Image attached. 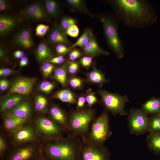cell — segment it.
<instances>
[{
  "instance_id": "1",
  "label": "cell",
  "mask_w": 160,
  "mask_h": 160,
  "mask_svg": "<svg viewBox=\"0 0 160 160\" xmlns=\"http://www.w3.org/2000/svg\"><path fill=\"white\" fill-rule=\"evenodd\" d=\"M111 2L119 20L128 28H142L157 20L155 9L146 0H115Z\"/></svg>"
},
{
  "instance_id": "2",
  "label": "cell",
  "mask_w": 160,
  "mask_h": 160,
  "mask_svg": "<svg viewBox=\"0 0 160 160\" xmlns=\"http://www.w3.org/2000/svg\"><path fill=\"white\" fill-rule=\"evenodd\" d=\"M49 144L44 152L48 160H79L82 140L72 135Z\"/></svg>"
},
{
  "instance_id": "3",
  "label": "cell",
  "mask_w": 160,
  "mask_h": 160,
  "mask_svg": "<svg viewBox=\"0 0 160 160\" xmlns=\"http://www.w3.org/2000/svg\"><path fill=\"white\" fill-rule=\"evenodd\" d=\"M95 114L94 110L90 108L77 110L73 112L68 119L70 135L76 136L81 139L85 138L94 120Z\"/></svg>"
},
{
  "instance_id": "4",
  "label": "cell",
  "mask_w": 160,
  "mask_h": 160,
  "mask_svg": "<svg viewBox=\"0 0 160 160\" xmlns=\"http://www.w3.org/2000/svg\"><path fill=\"white\" fill-rule=\"evenodd\" d=\"M100 19L109 47L118 58L123 57L125 51L123 41L119 36L118 22L106 15L101 16Z\"/></svg>"
},
{
  "instance_id": "5",
  "label": "cell",
  "mask_w": 160,
  "mask_h": 160,
  "mask_svg": "<svg viewBox=\"0 0 160 160\" xmlns=\"http://www.w3.org/2000/svg\"><path fill=\"white\" fill-rule=\"evenodd\" d=\"M112 134L106 110L92 121L84 139L96 144L103 145Z\"/></svg>"
},
{
  "instance_id": "6",
  "label": "cell",
  "mask_w": 160,
  "mask_h": 160,
  "mask_svg": "<svg viewBox=\"0 0 160 160\" xmlns=\"http://www.w3.org/2000/svg\"><path fill=\"white\" fill-rule=\"evenodd\" d=\"M81 140L79 160H110L111 153L104 145L94 144L84 139Z\"/></svg>"
},
{
  "instance_id": "7",
  "label": "cell",
  "mask_w": 160,
  "mask_h": 160,
  "mask_svg": "<svg viewBox=\"0 0 160 160\" xmlns=\"http://www.w3.org/2000/svg\"><path fill=\"white\" fill-rule=\"evenodd\" d=\"M99 93L101 97L103 105L113 115H127L128 113L125 108V105L129 101L127 96L112 93L103 90L99 91Z\"/></svg>"
},
{
  "instance_id": "8",
  "label": "cell",
  "mask_w": 160,
  "mask_h": 160,
  "mask_svg": "<svg viewBox=\"0 0 160 160\" xmlns=\"http://www.w3.org/2000/svg\"><path fill=\"white\" fill-rule=\"evenodd\" d=\"M149 121L148 114L142 109H130L128 118L130 132L137 135L149 132Z\"/></svg>"
},
{
  "instance_id": "9",
  "label": "cell",
  "mask_w": 160,
  "mask_h": 160,
  "mask_svg": "<svg viewBox=\"0 0 160 160\" xmlns=\"http://www.w3.org/2000/svg\"><path fill=\"white\" fill-rule=\"evenodd\" d=\"M35 123L39 132L47 138L53 141L62 137L61 126L52 120L40 117L37 119Z\"/></svg>"
},
{
  "instance_id": "10",
  "label": "cell",
  "mask_w": 160,
  "mask_h": 160,
  "mask_svg": "<svg viewBox=\"0 0 160 160\" xmlns=\"http://www.w3.org/2000/svg\"><path fill=\"white\" fill-rule=\"evenodd\" d=\"M36 80V79L35 78H19L12 84L9 93L28 95L32 90Z\"/></svg>"
},
{
  "instance_id": "11",
  "label": "cell",
  "mask_w": 160,
  "mask_h": 160,
  "mask_svg": "<svg viewBox=\"0 0 160 160\" xmlns=\"http://www.w3.org/2000/svg\"><path fill=\"white\" fill-rule=\"evenodd\" d=\"M39 156L36 148L29 145L15 150L10 154L6 160H33Z\"/></svg>"
},
{
  "instance_id": "12",
  "label": "cell",
  "mask_w": 160,
  "mask_h": 160,
  "mask_svg": "<svg viewBox=\"0 0 160 160\" xmlns=\"http://www.w3.org/2000/svg\"><path fill=\"white\" fill-rule=\"evenodd\" d=\"M13 140L16 143H23L34 140L36 137L33 129L31 127L25 126L21 127L15 132Z\"/></svg>"
},
{
  "instance_id": "13",
  "label": "cell",
  "mask_w": 160,
  "mask_h": 160,
  "mask_svg": "<svg viewBox=\"0 0 160 160\" xmlns=\"http://www.w3.org/2000/svg\"><path fill=\"white\" fill-rule=\"evenodd\" d=\"M66 35L59 25H55L49 33L47 41L52 44L69 45L71 42Z\"/></svg>"
},
{
  "instance_id": "14",
  "label": "cell",
  "mask_w": 160,
  "mask_h": 160,
  "mask_svg": "<svg viewBox=\"0 0 160 160\" xmlns=\"http://www.w3.org/2000/svg\"><path fill=\"white\" fill-rule=\"evenodd\" d=\"M13 41L18 46L26 49L31 48L33 44L31 29L26 28L21 30L15 36Z\"/></svg>"
},
{
  "instance_id": "15",
  "label": "cell",
  "mask_w": 160,
  "mask_h": 160,
  "mask_svg": "<svg viewBox=\"0 0 160 160\" xmlns=\"http://www.w3.org/2000/svg\"><path fill=\"white\" fill-rule=\"evenodd\" d=\"M85 54L92 57L100 55H107L109 53L101 48L96 40L93 34L87 43L83 48Z\"/></svg>"
},
{
  "instance_id": "16",
  "label": "cell",
  "mask_w": 160,
  "mask_h": 160,
  "mask_svg": "<svg viewBox=\"0 0 160 160\" xmlns=\"http://www.w3.org/2000/svg\"><path fill=\"white\" fill-rule=\"evenodd\" d=\"M31 111V107L30 103L28 102H23L9 110L7 113L27 121L30 116Z\"/></svg>"
},
{
  "instance_id": "17",
  "label": "cell",
  "mask_w": 160,
  "mask_h": 160,
  "mask_svg": "<svg viewBox=\"0 0 160 160\" xmlns=\"http://www.w3.org/2000/svg\"><path fill=\"white\" fill-rule=\"evenodd\" d=\"M49 112L53 121L69 131L68 118L60 108L56 105H53L51 108Z\"/></svg>"
},
{
  "instance_id": "18",
  "label": "cell",
  "mask_w": 160,
  "mask_h": 160,
  "mask_svg": "<svg viewBox=\"0 0 160 160\" xmlns=\"http://www.w3.org/2000/svg\"><path fill=\"white\" fill-rule=\"evenodd\" d=\"M16 23L15 18L11 15H1L0 16V33L5 35L9 33Z\"/></svg>"
},
{
  "instance_id": "19",
  "label": "cell",
  "mask_w": 160,
  "mask_h": 160,
  "mask_svg": "<svg viewBox=\"0 0 160 160\" xmlns=\"http://www.w3.org/2000/svg\"><path fill=\"white\" fill-rule=\"evenodd\" d=\"M26 121L7 113L4 119L6 127L10 131L15 132Z\"/></svg>"
},
{
  "instance_id": "20",
  "label": "cell",
  "mask_w": 160,
  "mask_h": 160,
  "mask_svg": "<svg viewBox=\"0 0 160 160\" xmlns=\"http://www.w3.org/2000/svg\"><path fill=\"white\" fill-rule=\"evenodd\" d=\"M142 109L147 114H160V97H153L143 103Z\"/></svg>"
},
{
  "instance_id": "21",
  "label": "cell",
  "mask_w": 160,
  "mask_h": 160,
  "mask_svg": "<svg viewBox=\"0 0 160 160\" xmlns=\"http://www.w3.org/2000/svg\"><path fill=\"white\" fill-rule=\"evenodd\" d=\"M146 143L150 150L160 155V132L150 133L147 137Z\"/></svg>"
},
{
  "instance_id": "22",
  "label": "cell",
  "mask_w": 160,
  "mask_h": 160,
  "mask_svg": "<svg viewBox=\"0 0 160 160\" xmlns=\"http://www.w3.org/2000/svg\"><path fill=\"white\" fill-rule=\"evenodd\" d=\"M22 99L20 96L17 95L4 99L0 103V111L2 112L10 110L21 103Z\"/></svg>"
},
{
  "instance_id": "23",
  "label": "cell",
  "mask_w": 160,
  "mask_h": 160,
  "mask_svg": "<svg viewBox=\"0 0 160 160\" xmlns=\"http://www.w3.org/2000/svg\"><path fill=\"white\" fill-rule=\"evenodd\" d=\"M36 54L39 61H42L51 57L52 51L46 43L43 41L38 45L36 50Z\"/></svg>"
},
{
  "instance_id": "24",
  "label": "cell",
  "mask_w": 160,
  "mask_h": 160,
  "mask_svg": "<svg viewBox=\"0 0 160 160\" xmlns=\"http://www.w3.org/2000/svg\"><path fill=\"white\" fill-rule=\"evenodd\" d=\"M53 96L63 102L74 104L76 102L74 94L68 89H63L58 91L54 94Z\"/></svg>"
},
{
  "instance_id": "25",
  "label": "cell",
  "mask_w": 160,
  "mask_h": 160,
  "mask_svg": "<svg viewBox=\"0 0 160 160\" xmlns=\"http://www.w3.org/2000/svg\"><path fill=\"white\" fill-rule=\"evenodd\" d=\"M24 15L26 17L33 19L41 20L46 19L47 15L39 12L32 4L25 7L23 10Z\"/></svg>"
},
{
  "instance_id": "26",
  "label": "cell",
  "mask_w": 160,
  "mask_h": 160,
  "mask_svg": "<svg viewBox=\"0 0 160 160\" xmlns=\"http://www.w3.org/2000/svg\"><path fill=\"white\" fill-rule=\"evenodd\" d=\"M44 6L48 15L54 18H57L59 14V7L57 1L54 0H46Z\"/></svg>"
},
{
  "instance_id": "27",
  "label": "cell",
  "mask_w": 160,
  "mask_h": 160,
  "mask_svg": "<svg viewBox=\"0 0 160 160\" xmlns=\"http://www.w3.org/2000/svg\"><path fill=\"white\" fill-rule=\"evenodd\" d=\"M87 77L90 81L100 85L107 82L104 74L95 68L88 73Z\"/></svg>"
},
{
  "instance_id": "28",
  "label": "cell",
  "mask_w": 160,
  "mask_h": 160,
  "mask_svg": "<svg viewBox=\"0 0 160 160\" xmlns=\"http://www.w3.org/2000/svg\"><path fill=\"white\" fill-rule=\"evenodd\" d=\"M67 65V63H66L55 71L54 78L63 85H64L66 82Z\"/></svg>"
},
{
  "instance_id": "29",
  "label": "cell",
  "mask_w": 160,
  "mask_h": 160,
  "mask_svg": "<svg viewBox=\"0 0 160 160\" xmlns=\"http://www.w3.org/2000/svg\"><path fill=\"white\" fill-rule=\"evenodd\" d=\"M92 34V33L90 30L88 29L85 30L76 42L71 47H68L69 49L77 46L83 48L88 42Z\"/></svg>"
},
{
  "instance_id": "30",
  "label": "cell",
  "mask_w": 160,
  "mask_h": 160,
  "mask_svg": "<svg viewBox=\"0 0 160 160\" xmlns=\"http://www.w3.org/2000/svg\"><path fill=\"white\" fill-rule=\"evenodd\" d=\"M160 132V114L152 115L150 117L149 133Z\"/></svg>"
},
{
  "instance_id": "31",
  "label": "cell",
  "mask_w": 160,
  "mask_h": 160,
  "mask_svg": "<svg viewBox=\"0 0 160 160\" xmlns=\"http://www.w3.org/2000/svg\"><path fill=\"white\" fill-rule=\"evenodd\" d=\"M47 100L44 97L41 95L36 96L35 100V107L38 111L44 113L46 109Z\"/></svg>"
},
{
  "instance_id": "32",
  "label": "cell",
  "mask_w": 160,
  "mask_h": 160,
  "mask_svg": "<svg viewBox=\"0 0 160 160\" xmlns=\"http://www.w3.org/2000/svg\"><path fill=\"white\" fill-rule=\"evenodd\" d=\"M76 24V21L74 19L71 17H64L61 19L59 25L65 33L71 26Z\"/></svg>"
},
{
  "instance_id": "33",
  "label": "cell",
  "mask_w": 160,
  "mask_h": 160,
  "mask_svg": "<svg viewBox=\"0 0 160 160\" xmlns=\"http://www.w3.org/2000/svg\"><path fill=\"white\" fill-rule=\"evenodd\" d=\"M49 29V25L44 24H39L36 27V36L42 37L44 36Z\"/></svg>"
},
{
  "instance_id": "34",
  "label": "cell",
  "mask_w": 160,
  "mask_h": 160,
  "mask_svg": "<svg viewBox=\"0 0 160 160\" xmlns=\"http://www.w3.org/2000/svg\"><path fill=\"white\" fill-rule=\"evenodd\" d=\"M54 87V84L47 81H44L41 82L39 87L40 90L46 93L50 92Z\"/></svg>"
},
{
  "instance_id": "35",
  "label": "cell",
  "mask_w": 160,
  "mask_h": 160,
  "mask_svg": "<svg viewBox=\"0 0 160 160\" xmlns=\"http://www.w3.org/2000/svg\"><path fill=\"white\" fill-rule=\"evenodd\" d=\"M66 1L73 8L78 10L82 9L84 6V1L81 0H67Z\"/></svg>"
},
{
  "instance_id": "36",
  "label": "cell",
  "mask_w": 160,
  "mask_h": 160,
  "mask_svg": "<svg viewBox=\"0 0 160 160\" xmlns=\"http://www.w3.org/2000/svg\"><path fill=\"white\" fill-rule=\"evenodd\" d=\"M65 33L71 37H76L79 34V29L76 24L73 25L68 29Z\"/></svg>"
},
{
  "instance_id": "37",
  "label": "cell",
  "mask_w": 160,
  "mask_h": 160,
  "mask_svg": "<svg viewBox=\"0 0 160 160\" xmlns=\"http://www.w3.org/2000/svg\"><path fill=\"white\" fill-rule=\"evenodd\" d=\"M53 68V65L49 62L43 65L41 68L42 70L45 77H47L52 72Z\"/></svg>"
},
{
  "instance_id": "38",
  "label": "cell",
  "mask_w": 160,
  "mask_h": 160,
  "mask_svg": "<svg viewBox=\"0 0 160 160\" xmlns=\"http://www.w3.org/2000/svg\"><path fill=\"white\" fill-rule=\"evenodd\" d=\"M86 100L89 108L98 102L97 100L95 94L92 92H89L86 96Z\"/></svg>"
},
{
  "instance_id": "39",
  "label": "cell",
  "mask_w": 160,
  "mask_h": 160,
  "mask_svg": "<svg viewBox=\"0 0 160 160\" xmlns=\"http://www.w3.org/2000/svg\"><path fill=\"white\" fill-rule=\"evenodd\" d=\"M81 55V53L78 49H75L70 52L69 55V60L73 61L80 57Z\"/></svg>"
},
{
  "instance_id": "40",
  "label": "cell",
  "mask_w": 160,
  "mask_h": 160,
  "mask_svg": "<svg viewBox=\"0 0 160 160\" xmlns=\"http://www.w3.org/2000/svg\"><path fill=\"white\" fill-rule=\"evenodd\" d=\"M69 84L72 88H76L81 87L82 84V81L79 78L74 77L70 80Z\"/></svg>"
},
{
  "instance_id": "41",
  "label": "cell",
  "mask_w": 160,
  "mask_h": 160,
  "mask_svg": "<svg viewBox=\"0 0 160 160\" xmlns=\"http://www.w3.org/2000/svg\"><path fill=\"white\" fill-rule=\"evenodd\" d=\"M92 57L89 56H85L81 59L80 63L84 67H87L89 66L92 62Z\"/></svg>"
},
{
  "instance_id": "42",
  "label": "cell",
  "mask_w": 160,
  "mask_h": 160,
  "mask_svg": "<svg viewBox=\"0 0 160 160\" xmlns=\"http://www.w3.org/2000/svg\"><path fill=\"white\" fill-rule=\"evenodd\" d=\"M78 63L75 62H72L69 65L68 70L69 72L71 74L75 73L79 68Z\"/></svg>"
},
{
  "instance_id": "43",
  "label": "cell",
  "mask_w": 160,
  "mask_h": 160,
  "mask_svg": "<svg viewBox=\"0 0 160 160\" xmlns=\"http://www.w3.org/2000/svg\"><path fill=\"white\" fill-rule=\"evenodd\" d=\"M55 49L57 53L59 54H61L65 53L69 49L65 45L63 44H57L55 47Z\"/></svg>"
},
{
  "instance_id": "44",
  "label": "cell",
  "mask_w": 160,
  "mask_h": 160,
  "mask_svg": "<svg viewBox=\"0 0 160 160\" xmlns=\"http://www.w3.org/2000/svg\"><path fill=\"white\" fill-rule=\"evenodd\" d=\"M6 144L5 140L2 137H0V154L1 157H3L6 150Z\"/></svg>"
},
{
  "instance_id": "45",
  "label": "cell",
  "mask_w": 160,
  "mask_h": 160,
  "mask_svg": "<svg viewBox=\"0 0 160 160\" xmlns=\"http://www.w3.org/2000/svg\"><path fill=\"white\" fill-rule=\"evenodd\" d=\"M64 61V58L62 55H60L52 58L49 60V62L51 63L60 64L63 63Z\"/></svg>"
},
{
  "instance_id": "46",
  "label": "cell",
  "mask_w": 160,
  "mask_h": 160,
  "mask_svg": "<svg viewBox=\"0 0 160 160\" xmlns=\"http://www.w3.org/2000/svg\"><path fill=\"white\" fill-rule=\"evenodd\" d=\"M10 6L8 2L6 0H0V10L5 11L9 10Z\"/></svg>"
},
{
  "instance_id": "47",
  "label": "cell",
  "mask_w": 160,
  "mask_h": 160,
  "mask_svg": "<svg viewBox=\"0 0 160 160\" xmlns=\"http://www.w3.org/2000/svg\"><path fill=\"white\" fill-rule=\"evenodd\" d=\"M86 100L85 98L83 96L79 97L78 100L76 108L77 110L82 109L85 104Z\"/></svg>"
},
{
  "instance_id": "48",
  "label": "cell",
  "mask_w": 160,
  "mask_h": 160,
  "mask_svg": "<svg viewBox=\"0 0 160 160\" xmlns=\"http://www.w3.org/2000/svg\"><path fill=\"white\" fill-rule=\"evenodd\" d=\"M13 72V71L9 68H2L0 69L1 76H7Z\"/></svg>"
},
{
  "instance_id": "49",
  "label": "cell",
  "mask_w": 160,
  "mask_h": 160,
  "mask_svg": "<svg viewBox=\"0 0 160 160\" xmlns=\"http://www.w3.org/2000/svg\"><path fill=\"white\" fill-rule=\"evenodd\" d=\"M9 85L8 81L6 80L3 79L0 81V89L2 91L6 89Z\"/></svg>"
},
{
  "instance_id": "50",
  "label": "cell",
  "mask_w": 160,
  "mask_h": 160,
  "mask_svg": "<svg viewBox=\"0 0 160 160\" xmlns=\"http://www.w3.org/2000/svg\"><path fill=\"white\" fill-rule=\"evenodd\" d=\"M28 59L26 57H23L20 59V65L23 67L27 65L28 63Z\"/></svg>"
},
{
  "instance_id": "51",
  "label": "cell",
  "mask_w": 160,
  "mask_h": 160,
  "mask_svg": "<svg viewBox=\"0 0 160 160\" xmlns=\"http://www.w3.org/2000/svg\"><path fill=\"white\" fill-rule=\"evenodd\" d=\"M24 55V53L19 50L15 51L14 53V57L16 58H21Z\"/></svg>"
},
{
  "instance_id": "52",
  "label": "cell",
  "mask_w": 160,
  "mask_h": 160,
  "mask_svg": "<svg viewBox=\"0 0 160 160\" xmlns=\"http://www.w3.org/2000/svg\"><path fill=\"white\" fill-rule=\"evenodd\" d=\"M33 160H48L47 158H44L42 156H40L36 158Z\"/></svg>"
},
{
  "instance_id": "53",
  "label": "cell",
  "mask_w": 160,
  "mask_h": 160,
  "mask_svg": "<svg viewBox=\"0 0 160 160\" xmlns=\"http://www.w3.org/2000/svg\"></svg>"
}]
</instances>
